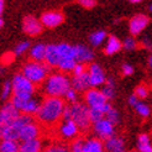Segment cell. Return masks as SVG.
I'll use <instances>...</instances> for the list:
<instances>
[{
	"mask_svg": "<svg viewBox=\"0 0 152 152\" xmlns=\"http://www.w3.org/2000/svg\"><path fill=\"white\" fill-rule=\"evenodd\" d=\"M42 22L31 15H27L22 19V31L28 36H37L42 32Z\"/></svg>",
	"mask_w": 152,
	"mask_h": 152,
	"instance_id": "12",
	"label": "cell"
},
{
	"mask_svg": "<svg viewBox=\"0 0 152 152\" xmlns=\"http://www.w3.org/2000/svg\"><path fill=\"white\" fill-rule=\"evenodd\" d=\"M88 74H89V80H90V87L98 88L100 86H104L106 82L105 73L103 68L96 64V63H90L88 66Z\"/></svg>",
	"mask_w": 152,
	"mask_h": 152,
	"instance_id": "11",
	"label": "cell"
},
{
	"mask_svg": "<svg viewBox=\"0 0 152 152\" xmlns=\"http://www.w3.org/2000/svg\"><path fill=\"white\" fill-rule=\"evenodd\" d=\"M20 111L12 105V103L9 100L6 102L0 110V126H7L11 125L15 120L20 116Z\"/></svg>",
	"mask_w": 152,
	"mask_h": 152,
	"instance_id": "10",
	"label": "cell"
},
{
	"mask_svg": "<svg viewBox=\"0 0 152 152\" xmlns=\"http://www.w3.org/2000/svg\"><path fill=\"white\" fill-rule=\"evenodd\" d=\"M102 92L106 96V99L108 100L113 99L114 95H115V82H114L113 78H106L105 84L102 88Z\"/></svg>",
	"mask_w": 152,
	"mask_h": 152,
	"instance_id": "27",
	"label": "cell"
},
{
	"mask_svg": "<svg viewBox=\"0 0 152 152\" xmlns=\"http://www.w3.org/2000/svg\"><path fill=\"white\" fill-rule=\"evenodd\" d=\"M51 67L45 63V62H36V61H31L26 62L21 68V73L25 75V77L32 82L35 86H40L43 84L45 80L47 79L48 73H50Z\"/></svg>",
	"mask_w": 152,
	"mask_h": 152,
	"instance_id": "3",
	"label": "cell"
},
{
	"mask_svg": "<svg viewBox=\"0 0 152 152\" xmlns=\"http://www.w3.org/2000/svg\"><path fill=\"white\" fill-rule=\"evenodd\" d=\"M148 21H150L146 15H142V14L135 15L134 18H131L130 21H129V30H130L131 35L132 36L140 35L148 25Z\"/></svg>",
	"mask_w": 152,
	"mask_h": 152,
	"instance_id": "13",
	"label": "cell"
},
{
	"mask_svg": "<svg viewBox=\"0 0 152 152\" xmlns=\"http://www.w3.org/2000/svg\"><path fill=\"white\" fill-rule=\"evenodd\" d=\"M121 72H123V75H131L134 73V67L131 64H123V67H121Z\"/></svg>",
	"mask_w": 152,
	"mask_h": 152,
	"instance_id": "44",
	"label": "cell"
},
{
	"mask_svg": "<svg viewBox=\"0 0 152 152\" xmlns=\"http://www.w3.org/2000/svg\"><path fill=\"white\" fill-rule=\"evenodd\" d=\"M0 136H1V140L19 141L20 131L12 124L7 126H0Z\"/></svg>",
	"mask_w": 152,
	"mask_h": 152,
	"instance_id": "21",
	"label": "cell"
},
{
	"mask_svg": "<svg viewBox=\"0 0 152 152\" xmlns=\"http://www.w3.org/2000/svg\"><path fill=\"white\" fill-rule=\"evenodd\" d=\"M64 99L66 102H68L69 104H74V103H78V92L75 89L71 88L64 95Z\"/></svg>",
	"mask_w": 152,
	"mask_h": 152,
	"instance_id": "38",
	"label": "cell"
},
{
	"mask_svg": "<svg viewBox=\"0 0 152 152\" xmlns=\"http://www.w3.org/2000/svg\"><path fill=\"white\" fill-rule=\"evenodd\" d=\"M40 20L45 27L53 28V27H57L58 25L62 24L64 20V16L61 11H47L41 15Z\"/></svg>",
	"mask_w": 152,
	"mask_h": 152,
	"instance_id": "14",
	"label": "cell"
},
{
	"mask_svg": "<svg viewBox=\"0 0 152 152\" xmlns=\"http://www.w3.org/2000/svg\"><path fill=\"white\" fill-rule=\"evenodd\" d=\"M79 131L80 130L78 125L73 120H61V123L57 125V134L62 140H68L72 142L73 140L78 139Z\"/></svg>",
	"mask_w": 152,
	"mask_h": 152,
	"instance_id": "7",
	"label": "cell"
},
{
	"mask_svg": "<svg viewBox=\"0 0 152 152\" xmlns=\"http://www.w3.org/2000/svg\"><path fill=\"white\" fill-rule=\"evenodd\" d=\"M77 3L83 6V7H86V9H92V7H94L96 5L95 3V0H77Z\"/></svg>",
	"mask_w": 152,
	"mask_h": 152,
	"instance_id": "43",
	"label": "cell"
},
{
	"mask_svg": "<svg viewBox=\"0 0 152 152\" xmlns=\"http://www.w3.org/2000/svg\"><path fill=\"white\" fill-rule=\"evenodd\" d=\"M150 9H151V11H152V5H151V6H150Z\"/></svg>",
	"mask_w": 152,
	"mask_h": 152,
	"instance_id": "53",
	"label": "cell"
},
{
	"mask_svg": "<svg viewBox=\"0 0 152 152\" xmlns=\"http://www.w3.org/2000/svg\"><path fill=\"white\" fill-rule=\"evenodd\" d=\"M87 71H88V68L86 67L84 63H77V66L74 67L72 74H73V75H80V74H83V73H86Z\"/></svg>",
	"mask_w": 152,
	"mask_h": 152,
	"instance_id": "42",
	"label": "cell"
},
{
	"mask_svg": "<svg viewBox=\"0 0 152 152\" xmlns=\"http://www.w3.org/2000/svg\"><path fill=\"white\" fill-rule=\"evenodd\" d=\"M72 88V80L66 73L57 72L50 74L42 84V90L46 96L64 98L66 93Z\"/></svg>",
	"mask_w": 152,
	"mask_h": 152,
	"instance_id": "2",
	"label": "cell"
},
{
	"mask_svg": "<svg viewBox=\"0 0 152 152\" xmlns=\"http://www.w3.org/2000/svg\"><path fill=\"white\" fill-rule=\"evenodd\" d=\"M84 142H86V140H83L80 137L73 140L69 145L71 152H83V150H84Z\"/></svg>",
	"mask_w": 152,
	"mask_h": 152,
	"instance_id": "35",
	"label": "cell"
},
{
	"mask_svg": "<svg viewBox=\"0 0 152 152\" xmlns=\"http://www.w3.org/2000/svg\"><path fill=\"white\" fill-rule=\"evenodd\" d=\"M83 152H104V143L98 137H90L86 140Z\"/></svg>",
	"mask_w": 152,
	"mask_h": 152,
	"instance_id": "24",
	"label": "cell"
},
{
	"mask_svg": "<svg viewBox=\"0 0 152 152\" xmlns=\"http://www.w3.org/2000/svg\"><path fill=\"white\" fill-rule=\"evenodd\" d=\"M31 123H35V119H34L32 115H27V114H20V116L14 121L12 125L20 131L24 126H26V125H28V124H31Z\"/></svg>",
	"mask_w": 152,
	"mask_h": 152,
	"instance_id": "30",
	"label": "cell"
},
{
	"mask_svg": "<svg viewBox=\"0 0 152 152\" xmlns=\"http://www.w3.org/2000/svg\"><path fill=\"white\" fill-rule=\"evenodd\" d=\"M57 47H58V52H59L61 59H75L74 46H72V45H69V43L62 42V43H58ZM75 61H77V59H75Z\"/></svg>",
	"mask_w": 152,
	"mask_h": 152,
	"instance_id": "25",
	"label": "cell"
},
{
	"mask_svg": "<svg viewBox=\"0 0 152 152\" xmlns=\"http://www.w3.org/2000/svg\"><path fill=\"white\" fill-rule=\"evenodd\" d=\"M11 83H12L14 96L22 100H28L34 98V94L36 93V86L32 82H30L22 73L15 74Z\"/></svg>",
	"mask_w": 152,
	"mask_h": 152,
	"instance_id": "4",
	"label": "cell"
},
{
	"mask_svg": "<svg viewBox=\"0 0 152 152\" xmlns=\"http://www.w3.org/2000/svg\"><path fill=\"white\" fill-rule=\"evenodd\" d=\"M130 1H131V3H134V4H137V3H141L142 0H130Z\"/></svg>",
	"mask_w": 152,
	"mask_h": 152,
	"instance_id": "51",
	"label": "cell"
},
{
	"mask_svg": "<svg viewBox=\"0 0 152 152\" xmlns=\"http://www.w3.org/2000/svg\"><path fill=\"white\" fill-rule=\"evenodd\" d=\"M123 47L127 51H132V50H136L137 48V42H136V40L134 39V37H127V39H125V41L123 42Z\"/></svg>",
	"mask_w": 152,
	"mask_h": 152,
	"instance_id": "40",
	"label": "cell"
},
{
	"mask_svg": "<svg viewBox=\"0 0 152 152\" xmlns=\"http://www.w3.org/2000/svg\"><path fill=\"white\" fill-rule=\"evenodd\" d=\"M134 108H135L136 113H137L141 118H147V116H150V108H148V106H147L145 103L139 102L137 104L134 106Z\"/></svg>",
	"mask_w": 152,
	"mask_h": 152,
	"instance_id": "34",
	"label": "cell"
},
{
	"mask_svg": "<svg viewBox=\"0 0 152 152\" xmlns=\"http://www.w3.org/2000/svg\"><path fill=\"white\" fill-rule=\"evenodd\" d=\"M41 135V127L37 123H31L26 126H24L20 130V136H19V141L24 142L28 140H35L39 139Z\"/></svg>",
	"mask_w": 152,
	"mask_h": 152,
	"instance_id": "15",
	"label": "cell"
},
{
	"mask_svg": "<svg viewBox=\"0 0 152 152\" xmlns=\"http://www.w3.org/2000/svg\"><path fill=\"white\" fill-rule=\"evenodd\" d=\"M105 119H106V120H109L113 125H116V124L119 123L120 116H119V113H118L115 109H113V108H111L110 111H108V114L105 115Z\"/></svg>",
	"mask_w": 152,
	"mask_h": 152,
	"instance_id": "39",
	"label": "cell"
},
{
	"mask_svg": "<svg viewBox=\"0 0 152 152\" xmlns=\"http://www.w3.org/2000/svg\"><path fill=\"white\" fill-rule=\"evenodd\" d=\"M4 1L5 0H0V12L4 11Z\"/></svg>",
	"mask_w": 152,
	"mask_h": 152,
	"instance_id": "49",
	"label": "cell"
},
{
	"mask_svg": "<svg viewBox=\"0 0 152 152\" xmlns=\"http://www.w3.org/2000/svg\"><path fill=\"white\" fill-rule=\"evenodd\" d=\"M46 50H47V45L43 43L34 45L28 51L30 59L36 61V62H45V59H46Z\"/></svg>",
	"mask_w": 152,
	"mask_h": 152,
	"instance_id": "19",
	"label": "cell"
},
{
	"mask_svg": "<svg viewBox=\"0 0 152 152\" xmlns=\"http://www.w3.org/2000/svg\"><path fill=\"white\" fill-rule=\"evenodd\" d=\"M148 66H150V67L152 68V55H151V56L148 57Z\"/></svg>",
	"mask_w": 152,
	"mask_h": 152,
	"instance_id": "50",
	"label": "cell"
},
{
	"mask_svg": "<svg viewBox=\"0 0 152 152\" xmlns=\"http://www.w3.org/2000/svg\"><path fill=\"white\" fill-rule=\"evenodd\" d=\"M30 48H31L30 42L28 41H22V42H19L16 46H15L14 53L16 56H21V55H24V53H26L27 51H30Z\"/></svg>",
	"mask_w": 152,
	"mask_h": 152,
	"instance_id": "33",
	"label": "cell"
},
{
	"mask_svg": "<svg viewBox=\"0 0 152 152\" xmlns=\"http://www.w3.org/2000/svg\"><path fill=\"white\" fill-rule=\"evenodd\" d=\"M20 143L12 140H1L0 143V152H19Z\"/></svg>",
	"mask_w": 152,
	"mask_h": 152,
	"instance_id": "28",
	"label": "cell"
},
{
	"mask_svg": "<svg viewBox=\"0 0 152 152\" xmlns=\"http://www.w3.org/2000/svg\"><path fill=\"white\" fill-rule=\"evenodd\" d=\"M141 45L143 47H145L146 50H152V42L150 41V40H147V39H145V40H142V42H141Z\"/></svg>",
	"mask_w": 152,
	"mask_h": 152,
	"instance_id": "48",
	"label": "cell"
},
{
	"mask_svg": "<svg viewBox=\"0 0 152 152\" xmlns=\"http://www.w3.org/2000/svg\"><path fill=\"white\" fill-rule=\"evenodd\" d=\"M123 47V43L121 41L118 39L115 36H109L108 39H106V45H105V48H104V52L105 55H114V53H116L121 50Z\"/></svg>",
	"mask_w": 152,
	"mask_h": 152,
	"instance_id": "22",
	"label": "cell"
},
{
	"mask_svg": "<svg viewBox=\"0 0 152 152\" xmlns=\"http://www.w3.org/2000/svg\"><path fill=\"white\" fill-rule=\"evenodd\" d=\"M66 106L67 105L62 98L45 96L41 100L40 109L36 114L37 123L47 127L57 126L63 118V111Z\"/></svg>",
	"mask_w": 152,
	"mask_h": 152,
	"instance_id": "1",
	"label": "cell"
},
{
	"mask_svg": "<svg viewBox=\"0 0 152 152\" xmlns=\"http://www.w3.org/2000/svg\"><path fill=\"white\" fill-rule=\"evenodd\" d=\"M72 80V88L75 89L78 93H83L87 92L88 89H90V80H89V74L88 71L86 73H83L80 75H73L71 78Z\"/></svg>",
	"mask_w": 152,
	"mask_h": 152,
	"instance_id": "16",
	"label": "cell"
},
{
	"mask_svg": "<svg viewBox=\"0 0 152 152\" xmlns=\"http://www.w3.org/2000/svg\"><path fill=\"white\" fill-rule=\"evenodd\" d=\"M14 95V92H12V83L11 80H5L4 84H3V89H1V99L3 102H6L11 99Z\"/></svg>",
	"mask_w": 152,
	"mask_h": 152,
	"instance_id": "32",
	"label": "cell"
},
{
	"mask_svg": "<svg viewBox=\"0 0 152 152\" xmlns=\"http://www.w3.org/2000/svg\"><path fill=\"white\" fill-rule=\"evenodd\" d=\"M105 39H106V32L104 31V30H98V31L93 32L89 36V42H90L92 46L98 47L105 41Z\"/></svg>",
	"mask_w": 152,
	"mask_h": 152,
	"instance_id": "29",
	"label": "cell"
},
{
	"mask_svg": "<svg viewBox=\"0 0 152 152\" xmlns=\"http://www.w3.org/2000/svg\"><path fill=\"white\" fill-rule=\"evenodd\" d=\"M62 120H72V118H71V108H69V105H67V106H66V109H64V111H63V118H62Z\"/></svg>",
	"mask_w": 152,
	"mask_h": 152,
	"instance_id": "45",
	"label": "cell"
},
{
	"mask_svg": "<svg viewBox=\"0 0 152 152\" xmlns=\"http://www.w3.org/2000/svg\"><path fill=\"white\" fill-rule=\"evenodd\" d=\"M75 50V59H77L78 63H89L92 62L94 58V53L86 45H75L74 46Z\"/></svg>",
	"mask_w": 152,
	"mask_h": 152,
	"instance_id": "17",
	"label": "cell"
},
{
	"mask_svg": "<svg viewBox=\"0 0 152 152\" xmlns=\"http://www.w3.org/2000/svg\"><path fill=\"white\" fill-rule=\"evenodd\" d=\"M137 103H139V98L136 96L135 94H134V95H130V96H129V104H130V105L135 106V105L137 104Z\"/></svg>",
	"mask_w": 152,
	"mask_h": 152,
	"instance_id": "47",
	"label": "cell"
},
{
	"mask_svg": "<svg viewBox=\"0 0 152 152\" xmlns=\"http://www.w3.org/2000/svg\"><path fill=\"white\" fill-rule=\"evenodd\" d=\"M61 61V56L58 52V47L57 45L50 43L47 45V50H46V59H45V63H47L51 68H57Z\"/></svg>",
	"mask_w": 152,
	"mask_h": 152,
	"instance_id": "18",
	"label": "cell"
},
{
	"mask_svg": "<svg viewBox=\"0 0 152 152\" xmlns=\"http://www.w3.org/2000/svg\"><path fill=\"white\" fill-rule=\"evenodd\" d=\"M89 114H90V121H92V124L96 123V121H99L102 119L105 118V114L103 111H100L99 109H95V108H89Z\"/></svg>",
	"mask_w": 152,
	"mask_h": 152,
	"instance_id": "37",
	"label": "cell"
},
{
	"mask_svg": "<svg viewBox=\"0 0 152 152\" xmlns=\"http://www.w3.org/2000/svg\"><path fill=\"white\" fill-rule=\"evenodd\" d=\"M0 26H4V20L0 19Z\"/></svg>",
	"mask_w": 152,
	"mask_h": 152,
	"instance_id": "52",
	"label": "cell"
},
{
	"mask_svg": "<svg viewBox=\"0 0 152 152\" xmlns=\"http://www.w3.org/2000/svg\"><path fill=\"white\" fill-rule=\"evenodd\" d=\"M104 148L108 152H124V140L118 136H113L104 141Z\"/></svg>",
	"mask_w": 152,
	"mask_h": 152,
	"instance_id": "20",
	"label": "cell"
},
{
	"mask_svg": "<svg viewBox=\"0 0 152 152\" xmlns=\"http://www.w3.org/2000/svg\"><path fill=\"white\" fill-rule=\"evenodd\" d=\"M77 61L75 59H61L59 61V64H58V71L62 72V73H72L74 67L77 66Z\"/></svg>",
	"mask_w": 152,
	"mask_h": 152,
	"instance_id": "31",
	"label": "cell"
},
{
	"mask_svg": "<svg viewBox=\"0 0 152 152\" xmlns=\"http://www.w3.org/2000/svg\"><path fill=\"white\" fill-rule=\"evenodd\" d=\"M10 102L21 114H27V115H32V116L34 115L36 116V114L39 111L40 105H41V102L37 98H31L28 100H22L12 95Z\"/></svg>",
	"mask_w": 152,
	"mask_h": 152,
	"instance_id": "6",
	"label": "cell"
},
{
	"mask_svg": "<svg viewBox=\"0 0 152 152\" xmlns=\"http://www.w3.org/2000/svg\"><path fill=\"white\" fill-rule=\"evenodd\" d=\"M135 95L137 96L139 99H145V98L148 95V89H147V87L143 86V84L136 87V89H135Z\"/></svg>",
	"mask_w": 152,
	"mask_h": 152,
	"instance_id": "41",
	"label": "cell"
},
{
	"mask_svg": "<svg viewBox=\"0 0 152 152\" xmlns=\"http://www.w3.org/2000/svg\"><path fill=\"white\" fill-rule=\"evenodd\" d=\"M92 129H93V132L95 134V136L98 139H100L102 141H105L114 136V125L105 118L94 123L92 125Z\"/></svg>",
	"mask_w": 152,
	"mask_h": 152,
	"instance_id": "8",
	"label": "cell"
},
{
	"mask_svg": "<svg viewBox=\"0 0 152 152\" xmlns=\"http://www.w3.org/2000/svg\"><path fill=\"white\" fill-rule=\"evenodd\" d=\"M150 136L147 134H141L137 140V151L139 152H152V145L150 142Z\"/></svg>",
	"mask_w": 152,
	"mask_h": 152,
	"instance_id": "26",
	"label": "cell"
},
{
	"mask_svg": "<svg viewBox=\"0 0 152 152\" xmlns=\"http://www.w3.org/2000/svg\"><path fill=\"white\" fill-rule=\"evenodd\" d=\"M42 151V142L40 139L28 140L20 143L19 152H41Z\"/></svg>",
	"mask_w": 152,
	"mask_h": 152,
	"instance_id": "23",
	"label": "cell"
},
{
	"mask_svg": "<svg viewBox=\"0 0 152 152\" xmlns=\"http://www.w3.org/2000/svg\"><path fill=\"white\" fill-rule=\"evenodd\" d=\"M43 152H71L69 147H67L62 143H52L43 150Z\"/></svg>",
	"mask_w": 152,
	"mask_h": 152,
	"instance_id": "36",
	"label": "cell"
},
{
	"mask_svg": "<svg viewBox=\"0 0 152 152\" xmlns=\"http://www.w3.org/2000/svg\"><path fill=\"white\" fill-rule=\"evenodd\" d=\"M71 108V118L75 124L78 125L80 131H87L92 126L90 121V114H89V106L86 103H74L69 104Z\"/></svg>",
	"mask_w": 152,
	"mask_h": 152,
	"instance_id": "5",
	"label": "cell"
},
{
	"mask_svg": "<svg viewBox=\"0 0 152 152\" xmlns=\"http://www.w3.org/2000/svg\"><path fill=\"white\" fill-rule=\"evenodd\" d=\"M14 55H15V53H11V52L6 53V55H4V56H3V61H4L5 63H10L11 61L14 59Z\"/></svg>",
	"mask_w": 152,
	"mask_h": 152,
	"instance_id": "46",
	"label": "cell"
},
{
	"mask_svg": "<svg viewBox=\"0 0 152 152\" xmlns=\"http://www.w3.org/2000/svg\"><path fill=\"white\" fill-rule=\"evenodd\" d=\"M84 103L92 109V108H99V106L106 104L108 103V99H106V96L103 94L102 89L90 88L84 93Z\"/></svg>",
	"mask_w": 152,
	"mask_h": 152,
	"instance_id": "9",
	"label": "cell"
}]
</instances>
